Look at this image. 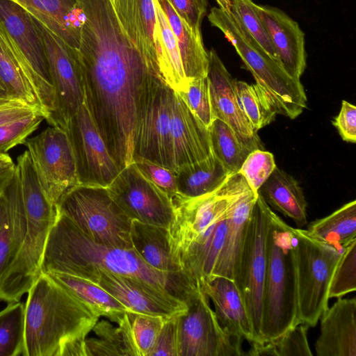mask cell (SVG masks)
Listing matches in <instances>:
<instances>
[{
    "label": "cell",
    "instance_id": "obj_9",
    "mask_svg": "<svg viewBox=\"0 0 356 356\" xmlns=\"http://www.w3.org/2000/svg\"><path fill=\"white\" fill-rule=\"evenodd\" d=\"M298 323L314 327L328 307L329 287L342 252L294 228Z\"/></svg>",
    "mask_w": 356,
    "mask_h": 356
},
{
    "label": "cell",
    "instance_id": "obj_35",
    "mask_svg": "<svg viewBox=\"0 0 356 356\" xmlns=\"http://www.w3.org/2000/svg\"><path fill=\"white\" fill-rule=\"evenodd\" d=\"M308 326L300 323L277 339L262 343H251L245 355L252 356H311L307 340Z\"/></svg>",
    "mask_w": 356,
    "mask_h": 356
},
{
    "label": "cell",
    "instance_id": "obj_19",
    "mask_svg": "<svg viewBox=\"0 0 356 356\" xmlns=\"http://www.w3.org/2000/svg\"><path fill=\"white\" fill-rule=\"evenodd\" d=\"M207 79L215 119L231 127L238 137L252 149H263L255 131L241 110L234 79L214 49L209 52Z\"/></svg>",
    "mask_w": 356,
    "mask_h": 356
},
{
    "label": "cell",
    "instance_id": "obj_10",
    "mask_svg": "<svg viewBox=\"0 0 356 356\" xmlns=\"http://www.w3.org/2000/svg\"><path fill=\"white\" fill-rule=\"evenodd\" d=\"M172 91L154 72L147 79L136 113L133 162L147 160L175 170L170 136Z\"/></svg>",
    "mask_w": 356,
    "mask_h": 356
},
{
    "label": "cell",
    "instance_id": "obj_14",
    "mask_svg": "<svg viewBox=\"0 0 356 356\" xmlns=\"http://www.w3.org/2000/svg\"><path fill=\"white\" fill-rule=\"evenodd\" d=\"M0 21L33 72L36 93L44 119L49 122L55 109L54 93L39 22L8 0H0Z\"/></svg>",
    "mask_w": 356,
    "mask_h": 356
},
{
    "label": "cell",
    "instance_id": "obj_50",
    "mask_svg": "<svg viewBox=\"0 0 356 356\" xmlns=\"http://www.w3.org/2000/svg\"><path fill=\"white\" fill-rule=\"evenodd\" d=\"M12 248L11 222L7 209L6 218L0 227V277L3 275L8 266Z\"/></svg>",
    "mask_w": 356,
    "mask_h": 356
},
{
    "label": "cell",
    "instance_id": "obj_31",
    "mask_svg": "<svg viewBox=\"0 0 356 356\" xmlns=\"http://www.w3.org/2000/svg\"><path fill=\"white\" fill-rule=\"evenodd\" d=\"M230 174L211 154L207 158L177 170L178 194L188 198L200 197L216 191Z\"/></svg>",
    "mask_w": 356,
    "mask_h": 356
},
{
    "label": "cell",
    "instance_id": "obj_2",
    "mask_svg": "<svg viewBox=\"0 0 356 356\" xmlns=\"http://www.w3.org/2000/svg\"><path fill=\"white\" fill-rule=\"evenodd\" d=\"M3 192L13 248L0 277V300L10 303L19 301L42 274L44 248L58 211L44 193L27 150L18 156L15 174Z\"/></svg>",
    "mask_w": 356,
    "mask_h": 356
},
{
    "label": "cell",
    "instance_id": "obj_33",
    "mask_svg": "<svg viewBox=\"0 0 356 356\" xmlns=\"http://www.w3.org/2000/svg\"><path fill=\"white\" fill-rule=\"evenodd\" d=\"M212 154L229 174L238 172L248 155L254 149L245 143L233 129L216 118L209 128Z\"/></svg>",
    "mask_w": 356,
    "mask_h": 356
},
{
    "label": "cell",
    "instance_id": "obj_25",
    "mask_svg": "<svg viewBox=\"0 0 356 356\" xmlns=\"http://www.w3.org/2000/svg\"><path fill=\"white\" fill-rule=\"evenodd\" d=\"M257 197L258 193L248 185L234 198L229 209L224 245L212 278L220 276L235 280L247 225Z\"/></svg>",
    "mask_w": 356,
    "mask_h": 356
},
{
    "label": "cell",
    "instance_id": "obj_18",
    "mask_svg": "<svg viewBox=\"0 0 356 356\" xmlns=\"http://www.w3.org/2000/svg\"><path fill=\"white\" fill-rule=\"evenodd\" d=\"M79 277L95 282L129 311L170 318L184 313L187 305L176 297L136 277L92 269Z\"/></svg>",
    "mask_w": 356,
    "mask_h": 356
},
{
    "label": "cell",
    "instance_id": "obj_55",
    "mask_svg": "<svg viewBox=\"0 0 356 356\" xmlns=\"http://www.w3.org/2000/svg\"><path fill=\"white\" fill-rule=\"evenodd\" d=\"M0 97H8L7 94H6V89L2 83L1 79H0Z\"/></svg>",
    "mask_w": 356,
    "mask_h": 356
},
{
    "label": "cell",
    "instance_id": "obj_40",
    "mask_svg": "<svg viewBox=\"0 0 356 356\" xmlns=\"http://www.w3.org/2000/svg\"><path fill=\"white\" fill-rule=\"evenodd\" d=\"M356 289V238L343 250L334 269L329 298H339Z\"/></svg>",
    "mask_w": 356,
    "mask_h": 356
},
{
    "label": "cell",
    "instance_id": "obj_54",
    "mask_svg": "<svg viewBox=\"0 0 356 356\" xmlns=\"http://www.w3.org/2000/svg\"><path fill=\"white\" fill-rule=\"evenodd\" d=\"M218 7L226 11H230L229 0H216Z\"/></svg>",
    "mask_w": 356,
    "mask_h": 356
},
{
    "label": "cell",
    "instance_id": "obj_42",
    "mask_svg": "<svg viewBox=\"0 0 356 356\" xmlns=\"http://www.w3.org/2000/svg\"><path fill=\"white\" fill-rule=\"evenodd\" d=\"M177 92L195 115L209 129L215 118L207 76L192 80L183 91Z\"/></svg>",
    "mask_w": 356,
    "mask_h": 356
},
{
    "label": "cell",
    "instance_id": "obj_4",
    "mask_svg": "<svg viewBox=\"0 0 356 356\" xmlns=\"http://www.w3.org/2000/svg\"><path fill=\"white\" fill-rule=\"evenodd\" d=\"M24 356L86 355L85 340L99 316L46 274L28 292Z\"/></svg>",
    "mask_w": 356,
    "mask_h": 356
},
{
    "label": "cell",
    "instance_id": "obj_16",
    "mask_svg": "<svg viewBox=\"0 0 356 356\" xmlns=\"http://www.w3.org/2000/svg\"><path fill=\"white\" fill-rule=\"evenodd\" d=\"M64 130L72 148L79 184L108 186L121 170L109 154L85 104L70 118Z\"/></svg>",
    "mask_w": 356,
    "mask_h": 356
},
{
    "label": "cell",
    "instance_id": "obj_52",
    "mask_svg": "<svg viewBox=\"0 0 356 356\" xmlns=\"http://www.w3.org/2000/svg\"><path fill=\"white\" fill-rule=\"evenodd\" d=\"M3 191H0V227H1L7 214L6 202Z\"/></svg>",
    "mask_w": 356,
    "mask_h": 356
},
{
    "label": "cell",
    "instance_id": "obj_48",
    "mask_svg": "<svg viewBox=\"0 0 356 356\" xmlns=\"http://www.w3.org/2000/svg\"><path fill=\"white\" fill-rule=\"evenodd\" d=\"M332 124L344 141L356 142V107L354 105L343 100L341 111Z\"/></svg>",
    "mask_w": 356,
    "mask_h": 356
},
{
    "label": "cell",
    "instance_id": "obj_37",
    "mask_svg": "<svg viewBox=\"0 0 356 356\" xmlns=\"http://www.w3.org/2000/svg\"><path fill=\"white\" fill-rule=\"evenodd\" d=\"M235 86L240 107L255 131L275 120V108L256 83L236 81Z\"/></svg>",
    "mask_w": 356,
    "mask_h": 356
},
{
    "label": "cell",
    "instance_id": "obj_39",
    "mask_svg": "<svg viewBox=\"0 0 356 356\" xmlns=\"http://www.w3.org/2000/svg\"><path fill=\"white\" fill-rule=\"evenodd\" d=\"M230 13L241 27L273 58L279 62L270 36L252 0H229ZM280 63V62H279Z\"/></svg>",
    "mask_w": 356,
    "mask_h": 356
},
{
    "label": "cell",
    "instance_id": "obj_3",
    "mask_svg": "<svg viewBox=\"0 0 356 356\" xmlns=\"http://www.w3.org/2000/svg\"><path fill=\"white\" fill-rule=\"evenodd\" d=\"M96 268L142 280L176 297L187 307L201 290L200 284L186 273H170L152 268L133 248L92 241L58 212L44 248L42 273L59 272L78 276Z\"/></svg>",
    "mask_w": 356,
    "mask_h": 356
},
{
    "label": "cell",
    "instance_id": "obj_15",
    "mask_svg": "<svg viewBox=\"0 0 356 356\" xmlns=\"http://www.w3.org/2000/svg\"><path fill=\"white\" fill-rule=\"evenodd\" d=\"M49 71L54 93L55 109L49 121L64 130L68 120L84 104L81 71L76 49L40 22Z\"/></svg>",
    "mask_w": 356,
    "mask_h": 356
},
{
    "label": "cell",
    "instance_id": "obj_29",
    "mask_svg": "<svg viewBox=\"0 0 356 356\" xmlns=\"http://www.w3.org/2000/svg\"><path fill=\"white\" fill-rule=\"evenodd\" d=\"M157 1L175 36L188 83L195 79L206 77L209 68V53L204 47L202 35L193 31L168 0Z\"/></svg>",
    "mask_w": 356,
    "mask_h": 356
},
{
    "label": "cell",
    "instance_id": "obj_53",
    "mask_svg": "<svg viewBox=\"0 0 356 356\" xmlns=\"http://www.w3.org/2000/svg\"><path fill=\"white\" fill-rule=\"evenodd\" d=\"M14 165V163L8 154L0 153V167Z\"/></svg>",
    "mask_w": 356,
    "mask_h": 356
},
{
    "label": "cell",
    "instance_id": "obj_45",
    "mask_svg": "<svg viewBox=\"0 0 356 356\" xmlns=\"http://www.w3.org/2000/svg\"><path fill=\"white\" fill-rule=\"evenodd\" d=\"M138 170L172 200L178 195L177 171L147 160L133 162Z\"/></svg>",
    "mask_w": 356,
    "mask_h": 356
},
{
    "label": "cell",
    "instance_id": "obj_27",
    "mask_svg": "<svg viewBox=\"0 0 356 356\" xmlns=\"http://www.w3.org/2000/svg\"><path fill=\"white\" fill-rule=\"evenodd\" d=\"M130 237L133 249L152 268L165 273H185L172 252L168 229L134 220Z\"/></svg>",
    "mask_w": 356,
    "mask_h": 356
},
{
    "label": "cell",
    "instance_id": "obj_34",
    "mask_svg": "<svg viewBox=\"0 0 356 356\" xmlns=\"http://www.w3.org/2000/svg\"><path fill=\"white\" fill-rule=\"evenodd\" d=\"M25 307L10 302L0 311V356H24Z\"/></svg>",
    "mask_w": 356,
    "mask_h": 356
},
{
    "label": "cell",
    "instance_id": "obj_8",
    "mask_svg": "<svg viewBox=\"0 0 356 356\" xmlns=\"http://www.w3.org/2000/svg\"><path fill=\"white\" fill-rule=\"evenodd\" d=\"M57 208L92 241L133 248L131 220L113 200L107 188L76 185L61 197Z\"/></svg>",
    "mask_w": 356,
    "mask_h": 356
},
{
    "label": "cell",
    "instance_id": "obj_43",
    "mask_svg": "<svg viewBox=\"0 0 356 356\" xmlns=\"http://www.w3.org/2000/svg\"><path fill=\"white\" fill-rule=\"evenodd\" d=\"M276 167L272 153L257 149L248 155L238 172L243 177L250 188L258 193Z\"/></svg>",
    "mask_w": 356,
    "mask_h": 356
},
{
    "label": "cell",
    "instance_id": "obj_12",
    "mask_svg": "<svg viewBox=\"0 0 356 356\" xmlns=\"http://www.w3.org/2000/svg\"><path fill=\"white\" fill-rule=\"evenodd\" d=\"M24 144L44 193L57 205L70 188L79 185L75 159L66 131L51 126L28 138Z\"/></svg>",
    "mask_w": 356,
    "mask_h": 356
},
{
    "label": "cell",
    "instance_id": "obj_26",
    "mask_svg": "<svg viewBox=\"0 0 356 356\" xmlns=\"http://www.w3.org/2000/svg\"><path fill=\"white\" fill-rule=\"evenodd\" d=\"M29 12L73 49L79 46L81 11L77 0H8Z\"/></svg>",
    "mask_w": 356,
    "mask_h": 356
},
{
    "label": "cell",
    "instance_id": "obj_24",
    "mask_svg": "<svg viewBox=\"0 0 356 356\" xmlns=\"http://www.w3.org/2000/svg\"><path fill=\"white\" fill-rule=\"evenodd\" d=\"M0 79L8 97L26 104L44 116L33 72L1 21Z\"/></svg>",
    "mask_w": 356,
    "mask_h": 356
},
{
    "label": "cell",
    "instance_id": "obj_41",
    "mask_svg": "<svg viewBox=\"0 0 356 356\" xmlns=\"http://www.w3.org/2000/svg\"><path fill=\"white\" fill-rule=\"evenodd\" d=\"M99 338H86L85 348L88 355H129L120 327L107 321L97 322L92 330Z\"/></svg>",
    "mask_w": 356,
    "mask_h": 356
},
{
    "label": "cell",
    "instance_id": "obj_49",
    "mask_svg": "<svg viewBox=\"0 0 356 356\" xmlns=\"http://www.w3.org/2000/svg\"><path fill=\"white\" fill-rule=\"evenodd\" d=\"M35 113H40L18 100L8 97H0V125Z\"/></svg>",
    "mask_w": 356,
    "mask_h": 356
},
{
    "label": "cell",
    "instance_id": "obj_30",
    "mask_svg": "<svg viewBox=\"0 0 356 356\" xmlns=\"http://www.w3.org/2000/svg\"><path fill=\"white\" fill-rule=\"evenodd\" d=\"M44 274L99 317L105 316L115 322L129 311L105 289L89 280L59 272Z\"/></svg>",
    "mask_w": 356,
    "mask_h": 356
},
{
    "label": "cell",
    "instance_id": "obj_6",
    "mask_svg": "<svg viewBox=\"0 0 356 356\" xmlns=\"http://www.w3.org/2000/svg\"><path fill=\"white\" fill-rule=\"evenodd\" d=\"M248 185L236 172L211 193L193 198L178 194L172 198L175 218L168 230L172 252L181 266L193 265L201 257L218 223Z\"/></svg>",
    "mask_w": 356,
    "mask_h": 356
},
{
    "label": "cell",
    "instance_id": "obj_17",
    "mask_svg": "<svg viewBox=\"0 0 356 356\" xmlns=\"http://www.w3.org/2000/svg\"><path fill=\"white\" fill-rule=\"evenodd\" d=\"M117 204L131 220L169 229L175 218L170 197L136 167L122 169L106 187Z\"/></svg>",
    "mask_w": 356,
    "mask_h": 356
},
{
    "label": "cell",
    "instance_id": "obj_28",
    "mask_svg": "<svg viewBox=\"0 0 356 356\" xmlns=\"http://www.w3.org/2000/svg\"><path fill=\"white\" fill-rule=\"evenodd\" d=\"M258 193L275 210L291 218L298 228L307 223V202L298 182L277 167Z\"/></svg>",
    "mask_w": 356,
    "mask_h": 356
},
{
    "label": "cell",
    "instance_id": "obj_47",
    "mask_svg": "<svg viewBox=\"0 0 356 356\" xmlns=\"http://www.w3.org/2000/svg\"><path fill=\"white\" fill-rule=\"evenodd\" d=\"M177 316L165 319L150 356H178Z\"/></svg>",
    "mask_w": 356,
    "mask_h": 356
},
{
    "label": "cell",
    "instance_id": "obj_38",
    "mask_svg": "<svg viewBox=\"0 0 356 356\" xmlns=\"http://www.w3.org/2000/svg\"><path fill=\"white\" fill-rule=\"evenodd\" d=\"M129 340L135 356H150L165 319L161 316L126 312Z\"/></svg>",
    "mask_w": 356,
    "mask_h": 356
},
{
    "label": "cell",
    "instance_id": "obj_11",
    "mask_svg": "<svg viewBox=\"0 0 356 356\" xmlns=\"http://www.w3.org/2000/svg\"><path fill=\"white\" fill-rule=\"evenodd\" d=\"M270 207L258 193L241 252L235 283L249 315L254 341L259 343L267 268V232Z\"/></svg>",
    "mask_w": 356,
    "mask_h": 356
},
{
    "label": "cell",
    "instance_id": "obj_20",
    "mask_svg": "<svg viewBox=\"0 0 356 356\" xmlns=\"http://www.w3.org/2000/svg\"><path fill=\"white\" fill-rule=\"evenodd\" d=\"M170 136L175 170L202 161L212 154L209 129L172 91Z\"/></svg>",
    "mask_w": 356,
    "mask_h": 356
},
{
    "label": "cell",
    "instance_id": "obj_7",
    "mask_svg": "<svg viewBox=\"0 0 356 356\" xmlns=\"http://www.w3.org/2000/svg\"><path fill=\"white\" fill-rule=\"evenodd\" d=\"M208 19L235 48L277 114L291 119L300 115L307 107V101L300 80L291 76L278 61L267 54L236 22L230 11L213 7Z\"/></svg>",
    "mask_w": 356,
    "mask_h": 356
},
{
    "label": "cell",
    "instance_id": "obj_13",
    "mask_svg": "<svg viewBox=\"0 0 356 356\" xmlns=\"http://www.w3.org/2000/svg\"><path fill=\"white\" fill-rule=\"evenodd\" d=\"M245 355L242 342L231 337L221 327L209 297L201 289L186 311L177 316V355Z\"/></svg>",
    "mask_w": 356,
    "mask_h": 356
},
{
    "label": "cell",
    "instance_id": "obj_23",
    "mask_svg": "<svg viewBox=\"0 0 356 356\" xmlns=\"http://www.w3.org/2000/svg\"><path fill=\"white\" fill-rule=\"evenodd\" d=\"M200 286L211 300L222 330L238 341L245 339L249 343L254 342L252 325L235 282L217 276L202 282Z\"/></svg>",
    "mask_w": 356,
    "mask_h": 356
},
{
    "label": "cell",
    "instance_id": "obj_44",
    "mask_svg": "<svg viewBox=\"0 0 356 356\" xmlns=\"http://www.w3.org/2000/svg\"><path fill=\"white\" fill-rule=\"evenodd\" d=\"M44 116L35 113L30 115L0 125V153L7 152L14 147L24 144L28 137L40 126Z\"/></svg>",
    "mask_w": 356,
    "mask_h": 356
},
{
    "label": "cell",
    "instance_id": "obj_32",
    "mask_svg": "<svg viewBox=\"0 0 356 356\" xmlns=\"http://www.w3.org/2000/svg\"><path fill=\"white\" fill-rule=\"evenodd\" d=\"M308 232L316 239L342 251L356 238V201L311 222Z\"/></svg>",
    "mask_w": 356,
    "mask_h": 356
},
{
    "label": "cell",
    "instance_id": "obj_51",
    "mask_svg": "<svg viewBox=\"0 0 356 356\" xmlns=\"http://www.w3.org/2000/svg\"><path fill=\"white\" fill-rule=\"evenodd\" d=\"M15 170V164L0 167V191H3L12 179Z\"/></svg>",
    "mask_w": 356,
    "mask_h": 356
},
{
    "label": "cell",
    "instance_id": "obj_36",
    "mask_svg": "<svg viewBox=\"0 0 356 356\" xmlns=\"http://www.w3.org/2000/svg\"><path fill=\"white\" fill-rule=\"evenodd\" d=\"M166 63L164 83L176 92L183 91L188 84L184 72L175 36L157 0H153Z\"/></svg>",
    "mask_w": 356,
    "mask_h": 356
},
{
    "label": "cell",
    "instance_id": "obj_46",
    "mask_svg": "<svg viewBox=\"0 0 356 356\" xmlns=\"http://www.w3.org/2000/svg\"><path fill=\"white\" fill-rule=\"evenodd\" d=\"M177 14L193 31L201 34V24L207 13V0H168Z\"/></svg>",
    "mask_w": 356,
    "mask_h": 356
},
{
    "label": "cell",
    "instance_id": "obj_1",
    "mask_svg": "<svg viewBox=\"0 0 356 356\" xmlns=\"http://www.w3.org/2000/svg\"><path fill=\"white\" fill-rule=\"evenodd\" d=\"M78 3L82 21L76 53L84 104L109 154L122 170L133 162L140 95L149 74L156 72L125 30L113 0Z\"/></svg>",
    "mask_w": 356,
    "mask_h": 356
},
{
    "label": "cell",
    "instance_id": "obj_21",
    "mask_svg": "<svg viewBox=\"0 0 356 356\" xmlns=\"http://www.w3.org/2000/svg\"><path fill=\"white\" fill-rule=\"evenodd\" d=\"M285 71L300 80L307 66L305 33L298 24L281 10L255 3Z\"/></svg>",
    "mask_w": 356,
    "mask_h": 356
},
{
    "label": "cell",
    "instance_id": "obj_22",
    "mask_svg": "<svg viewBox=\"0 0 356 356\" xmlns=\"http://www.w3.org/2000/svg\"><path fill=\"white\" fill-rule=\"evenodd\" d=\"M318 356H356V299L341 298L320 317Z\"/></svg>",
    "mask_w": 356,
    "mask_h": 356
},
{
    "label": "cell",
    "instance_id": "obj_5",
    "mask_svg": "<svg viewBox=\"0 0 356 356\" xmlns=\"http://www.w3.org/2000/svg\"><path fill=\"white\" fill-rule=\"evenodd\" d=\"M293 229L270 209L259 343L274 340L299 324Z\"/></svg>",
    "mask_w": 356,
    "mask_h": 356
}]
</instances>
